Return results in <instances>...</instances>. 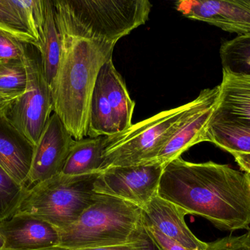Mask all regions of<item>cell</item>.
I'll use <instances>...</instances> for the list:
<instances>
[{
	"mask_svg": "<svg viewBox=\"0 0 250 250\" xmlns=\"http://www.w3.org/2000/svg\"><path fill=\"white\" fill-rule=\"evenodd\" d=\"M4 237H3L2 235H1V233H0V249H1V248H4Z\"/></svg>",
	"mask_w": 250,
	"mask_h": 250,
	"instance_id": "4dcf8cb0",
	"label": "cell"
},
{
	"mask_svg": "<svg viewBox=\"0 0 250 250\" xmlns=\"http://www.w3.org/2000/svg\"><path fill=\"white\" fill-rule=\"evenodd\" d=\"M220 55L223 70L250 75V35L237 36L223 42Z\"/></svg>",
	"mask_w": 250,
	"mask_h": 250,
	"instance_id": "44dd1931",
	"label": "cell"
},
{
	"mask_svg": "<svg viewBox=\"0 0 250 250\" xmlns=\"http://www.w3.org/2000/svg\"><path fill=\"white\" fill-rule=\"evenodd\" d=\"M206 140L230 154H250V128L210 120Z\"/></svg>",
	"mask_w": 250,
	"mask_h": 250,
	"instance_id": "ffe728a7",
	"label": "cell"
},
{
	"mask_svg": "<svg viewBox=\"0 0 250 250\" xmlns=\"http://www.w3.org/2000/svg\"><path fill=\"white\" fill-rule=\"evenodd\" d=\"M26 66L24 59L0 62V92L6 95H22L26 89Z\"/></svg>",
	"mask_w": 250,
	"mask_h": 250,
	"instance_id": "7402d4cb",
	"label": "cell"
},
{
	"mask_svg": "<svg viewBox=\"0 0 250 250\" xmlns=\"http://www.w3.org/2000/svg\"><path fill=\"white\" fill-rule=\"evenodd\" d=\"M205 250H250V230L240 236H227L208 243Z\"/></svg>",
	"mask_w": 250,
	"mask_h": 250,
	"instance_id": "d4e9b609",
	"label": "cell"
},
{
	"mask_svg": "<svg viewBox=\"0 0 250 250\" xmlns=\"http://www.w3.org/2000/svg\"><path fill=\"white\" fill-rule=\"evenodd\" d=\"M101 173L83 176L61 173L26 187L13 216L38 219L56 229L67 227L93 202L94 182Z\"/></svg>",
	"mask_w": 250,
	"mask_h": 250,
	"instance_id": "8992f818",
	"label": "cell"
},
{
	"mask_svg": "<svg viewBox=\"0 0 250 250\" xmlns=\"http://www.w3.org/2000/svg\"><path fill=\"white\" fill-rule=\"evenodd\" d=\"M21 95H6L0 92V118L7 117L12 106Z\"/></svg>",
	"mask_w": 250,
	"mask_h": 250,
	"instance_id": "83f0119b",
	"label": "cell"
},
{
	"mask_svg": "<svg viewBox=\"0 0 250 250\" xmlns=\"http://www.w3.org/2000/svg\"><path fill=\"white\" fill-rule=\"evenodd\" d=\"M44 19L45 0H0V30L38 49Z\"/></svg>",
	"mask_w": 250,
	"mask_h": 250,
	"instance_id": "7c38bea8",
	"label": "cell"
},
{
	"mask_svg": "<svg viewBox=\"0 0 250 250\" xmlns=\"http://www.w3.org/2000/svg\"><path fill=\"white\" fill-rule=\"evenodd\" d=\"M105 145L106 136L76 140L62 173L67 176H83L101 173Z\"/></svg>",
	"mask_w": 250,
	"mask_h": 250,
	"instance_id": "ac0fdd59",
	"label": "cell"
},
{
	"mask_svg": "<svg viewBox=\"0 0 250 250\" xmlns=\"http://www.w3.org/2000/svg\"><path fill=\"white\" fill-rule=\"evenodd\" d=\"M157 195L220 230H249L250 174L247 172L179 157L165 166Z\"/></svg>",
	"mask_w": 250,
	"mask_h": 250,
	"instance_id": "6da1fadb",
	"label": "cell"
},
{
	"mask_svg": "<svg viewBox=\"0 0 250 250\" xmlns=\"http://www.w3.org/2000/svg\"><path fill=\"white\" fill-rule=\"evenodd\" d=\"M146 233L151 243L159 250H190L173 239L167 237L154 226L144 221Z\"/></svg>",
	"mask_w": 250,
	"mask_h": 250,
	"instance_id": "484cf974",
	"label": "cell"
},
{
	"mask_svg": "<svg viewBox=\"0 0 250 250\" xmlns=\"http://www.w3.org/2000/svg\"><path fill=\"white\" fill-rule=\"evenodd\" d=\"M152 243L146 236L129 243L72 250H152Z\"/></svg>",
	"mask_w": 250,
	"mask_h": 250,
	"instance_id": "4316f807",
	"label": "cell"
},
{
	"mask_svg": "<svg viewBox=\"0 0 250 250\" xmlns=\"http://www.w3.org/2000/svg\"><path fill=\"white\" fill-rule=\"evenodd\" d=\"M219 95V85L213 88H207L204 101L165 145L154 164L165 167L170 161L181 157L183 153L194 145L207 142V128L217 106Z\"/></svg>",
	"mask_w": 250,
	"mask_h": 250,
	"instance_id": "8fae6325",
	"label": "cell"
},
{
	"mask_svg": "<svg viewBox=\"0 0 250 250\" xmlns=\"http://www.w3.org/2000/svg\"><path fill=\"white\" fill-rule=\"evenodd\" d=\"M98 79L112 110L117 130L121 133L132 125L135 102L131 98L124 79L114 66L113 58L103 66Z\"/></svg>",
	"mask_w": 250,
	"mask_h": 250,
	"instance_id": "e0dca14e",
	"label": "cell"
},
{
	"mask_svg": "<svg viewBox=\"0 0 250 250\" xmlns=\"http://www.w3.org/2000/svg\"><path fill=\"white\" fill-rule=\"evenodd\" d=\"M164 167L146 164L107 169L95 179L94 192L127 201L143 209L157 196Z\"/></svg>",
	"mask_w": 250,
	"mask_h": 250,
	"instance_id": "ba28073f",
	"label": "cell"
},
{
	"mask_svg": "<svg viewBox=\"0 0 250 250\" xmlns=\"http://www.w3.org/2000/svg\"><path fill=\"white\" fill-rule=\"evenodd\" d=\"M144 221L190 250H205L208 243L198 239L185 222L182 208L157 195L143 208Z\"/></svg>",
	"mask_w": 250,
	"mask_h": 250,
	"instance_id": "5bb4252c",
	"label": "cell"
},
{
	"mask_svg": "<svg viewBox=\"0 0 250 250\" xmlns=\"http://www.w3.org/2000/svg\"><path fill=\"white\" fill-rule=\"evenodd\" d=\"M236 163L239 164L242 171L247 172L250 174V154H232Z\"/></svg>",
	"mask_w": 250,
	"mask_h": 250,
	"instance_id": "f1b7e54d",
	"label": "cell"
},
{
	"mask_svg": "<svg viewBox=\"0 0 250 250\" xmlns=\"http://www.w3.org/2000/svg\"><path fill=\"white\" fill-rule=\"evenodd\" d=\"M0 233L4 249L34 250L59 245L57 229L32 217L13 216L0 223Z\"/></svg>",
	"mask_w": 250,
	"mask_h": 250,
	"instance_id": "9a60e30c",
	"label": "cell"
},
{
	"mask_svg": "<svg viewBox=\"0 0 250 250\" xmlns=\"http://www.w3.org/2000/svg\"><path fill=\"white\" fill-rule=\"evenodd\" d=\"M220 95L211 121L250 128V75L223 70Z\"/></svg>",
	"mask_w": 250,
	"mask_h": 250,
	"instance_id": "4fadbf2b",
	"label": "cell"
},
{
	"mask_svg": "<svg viewBox=\"0 0 250 250\" xmlns=\"http://www.w3.org/2000/svg\"><path fill=\"white\" fill-rule=\"evenodd\" d=\"M26 188L16 183L0 168V223L14 215Z\"/></svg>",
	"mask_w": 250,
	"mask_h": 250,
	"instance_id": "603a6c76",
	"label": "cell"
},
{
	"mask_svg": "<svg viewBox=\"0 0 250 250\" xmlns=\"http://www.w3.org/2000/svg\"><path fill=\"white\" fill-rule=\"evenodd\" d=\"M152 245H153L152 250H159L158 249H157V248H156L155 246H154V245H153V244H152Z\"/></svg>",
	"mask_w": 250,
	"mask_h": 250,
	"instance_id": "1f68e13d",
	"label": "cell"
},
{
	"mask_svg": "<svg viewBox=\"0 0 250 250\" xmlns=\"http://www.w3.org/2000/svg\"><path fill=\"white\" fill-rule=\"evenodd\" d=\"M75 142L61 119L53 113L33 147L27 187L61 173Z\"/></svg>",
	"mask_w": 250,
	"mask_h": 250,
	"instance_id": "9c48e42d",
	"label": "cell"
},
{
	"mask_svg": "<svg viewBox=\"0 0 250 250\" xmlns=\"http://www.w3.org/2000/svg\"><path fill=\"white\" fill-rule=\"evenodd\" d=\"M0 250H69L66 249V248H62V247L59 246V245H56V246L49 247V248H40V249H34V250H10V249H4V248H1Z\"/></svg>",
	"mask_w": 250,
	"mask_h": 250,
	"instance_id": "f546056e",
	"label": "cell"
},
{
	"mask_svg": "<svg viewBox=\"0 0 250 250\" xmlns=\"http://www.w3.org/2000/svg\"><path fill=\"white\" fill-rule=\"evenodd\" d=\"M32 145L12 126L7 117L0 118V168L20 186L27 187Z\"/></svg>",
	"mask_w": 250,
	"mask_h": 250,
	"instance_id": "2e32d148",
	"label": "cell"
},
{
	"mask_svg": "<svg viewBox=\"0 0 250 250\" xmlns=\"http://www.w3.org/2000/svg\"><path fill=\"white\" fill-rule=\"evenodd\" d=\"M26 54L23 43L0 30V62L23 60Z\"/></svg>",
	"mask_w": 250,
	"mask_h": 250,
	"instance_id": "cb8c5ba5",
	"label": "cell"
},
{
	"mask_svg": "<svg viewBox=\"0 0 250 250\" xmlns=\"http://www.w3.org/2000/svg\"><path fill=\"white\" fill-rule=\"evenodd\" d=\"M175 8L188 19L206 22L238 36L250 35V1L179 0Z\"/></svg>",
	"mask_w": 250,
	"mask_h": 250,
	"instance_id": "30bf717a",
	"label": "cell"
},
{
	"mask_svg": "<svg viewBox=\"0 0 250 250\" xmlns=\"http://www.w3.org/2000/svg\"><path fill=\"white\" fill-rule=\"evenodd\" d=\"M60 35L117 44L144 24L152 4L148 0H54Z\"/></svg>",
	"mask_w": 250,
	"mask_h": 250,
	"instance_id": "3957f363",
	"label": "cell"
},
{
	"mask_svg": "<svg viewBox=\"0 0 250 250\" xmlns=\"http://www.w3.org/2000/svg\"><path fill=\"white\" fill-rule=\"evenodd\" d=\"M57 230L59 246L69 250L129 243L147 236L142 208L97 193L75 223Z\"/></svg>",
	"mask_w": 250,
	"mask_h": 250,
	"instance_id": "277c9868",
	"label": "cell"
},
{
	"mask_svg": "<svg viewBox=\"0 0 250 250\" xmlns=\"http://www.w3.org/2000/svg\"><path fill=\"white\" fill-rule=\"evenodd\" d=\"M207 89L188 104L161 112L129 129L106 136L101 172L111 167L154 164L170 138L202 103Z\"/></svg>",
	"mask_w": 250,
	"mask_h": 250,
	"instance_id": "5b68a950",
	"label": "cell"
},
{
	"mask_svg": "<svg viewBox=\"0 0 250 250\" xmlns=\"http://www.w3.org/2000/svg\"><path fill=\"white\" fill-rule=\"evenodd\" d=\"M41 63L47 82L51 85L57 74L61 57L62 45L57 28L53 1L45 0V19L41 44L38 48Z\"/></svg>",
	"mask_w": 250,
	"mask_h": 250,
	"instance_id": "d6986e66",
	"label": "cell"
},
{
	"mask_svg": "<svg viewBox=\"0 0 250 250\" xmlns=\"http://www.w3.org/2000/svg\"><path fill=\"white\" fill-rule=\"evenodd\" d=\"M60 35L62 51L57 74L50 85L54 113L75 140L87 136L89 111L103 66L113 58L116 43Z\"/></svg>",
	"mask_w": 250,
	"mask_h": 250,
	"instance_id": "7a4b0ae2",
	"label": "cell"
},
{
	"mask_svg": "<svg viewBox=\"0 0 250 250\" xmlns=\"http://www.w3.org/2000/svg\"><path fill=\"white\" fill-rule=\"evenodd\" d=\"M24 62L27 76L26 89L12 106L7 118L15 130L33 148L54 113V104L41 60L26 53Z\"/></svg>",
	"mask_w": 250,
	"mask_h": 250,
	"instance_id": "52a82bcc",
	"label": "cell"
}]
</instances>
